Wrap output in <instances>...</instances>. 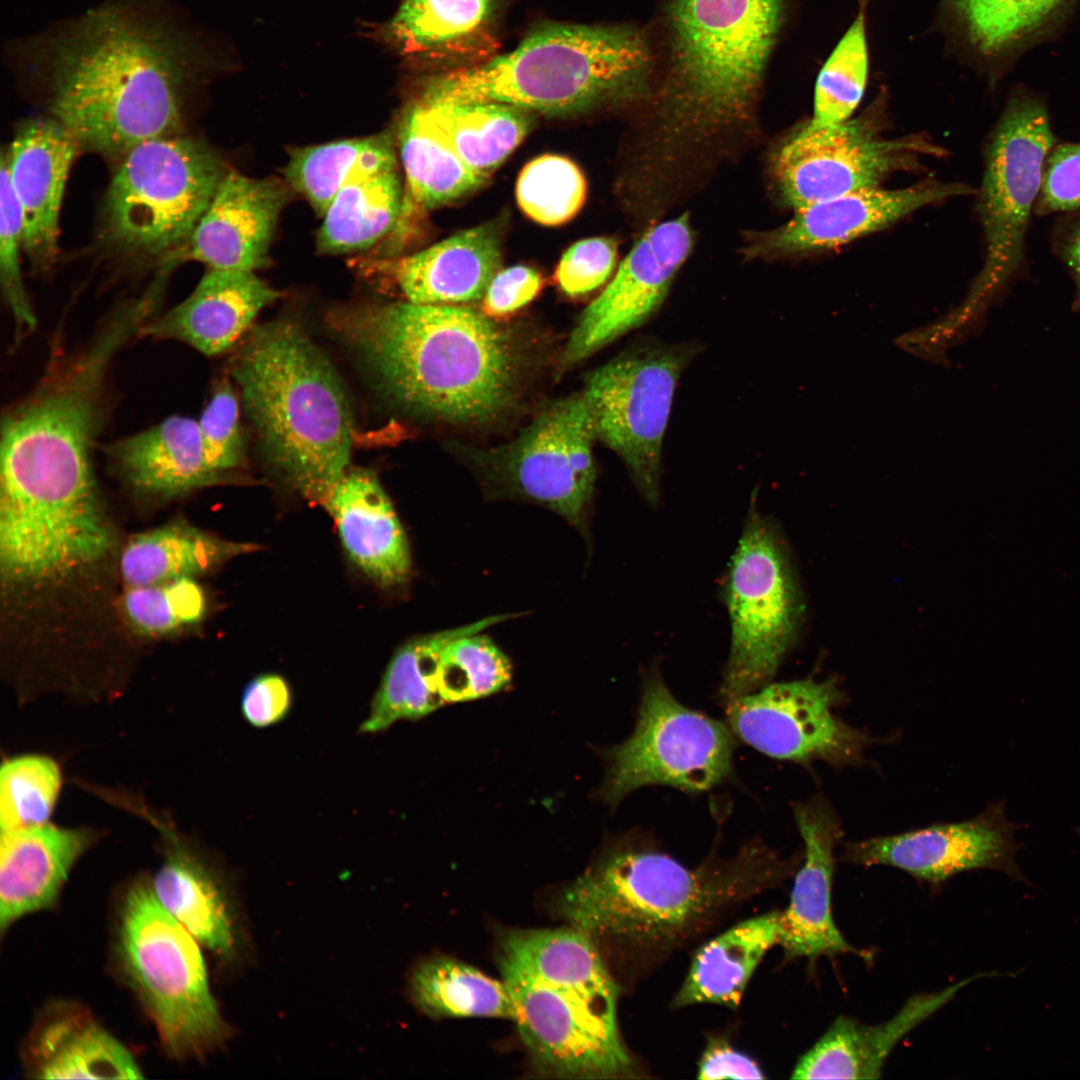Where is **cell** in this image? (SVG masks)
<instances>
[{
  "label": "cell",
  "mask_w": 1080,
  "mask_h": 1080,
  "mask_svg": "<svg viewBox=\"0 0 1080 1080\" xmlns=\"http://www.w3.org/2000/svg\"><path fill=\"white\" fill-rule=\"evenodd\" d=\"M9 50L81 151L114 164L144 141L183 132L188 93L209 64L168 0H107Z\"/></svg>",
  "instance_id": "cell-1"
},
{
  "label": "cell",
  "mask_w": 1080,
  "mask_h": 1080,
  "mask_svg": "<svg viewBox=\"0 0 1080 1080\" xmlns=\"http://www.w3.org/2000/svg\"><path fill=\"white\" fill-rule=\"evenodd\" d=\"M377 389L401 410L453 424H482L518 395L520 353L485 315L452 305L360 304L329 313Z\"/></svg>",
  "instance_id": "cell-2"
},
{
  "label": "cell",
  "mask_w": 1080,
  "mask_h": 1080,
  "mask_svg": "<svg viewBox=\"0 0 1080 1080\" xmlns=\"http://www.w3.org/2000/svg\"><path fill=\"white\" fill-rule=\"evenodd\" d=\"M796 865L794 857L781 859L753 843L733 858L690 869L646 842L623 839L563 889L557 907L595 942L664 949L725 906L784 880Z\"/></svg>",
  "instance_id": "cell-3"
},
{
  "label": "cell",
  "mask_w": 1080,
  "mask_h": 1080,
  "mask_svg": "<svg viewBox=\"0 0 1080 1080\" xmlns=\"http://www.w3.org/2000/svg\"><path fill=\"white\" fill-rule=\"evenodd\" d=\"M497 962L535 1069L561 1079L632 1075L617 1025L619 990L596 942L568 925L509 929Z\"/></svg>",
  "instance_id": "cell-4"
},
{
  "label": "cell",
  "mask_w": 1080,
  "mask_h": 1080,
  "mask_svg": "<svg viewBox=\"0 0 1080 1080\" xmlns=\"http://www.w3.org/2000/svg\"><path fill=\"white\" fill-rule=\"evenodd\" d=\"M231 373L267 462L290 488L324 504L347 470L353 424L327 355L296 323L253 327Z\"/></svg>",
  "instance_id": "cell-5"
},
{
  "label": "cell",
  "mask_w": 1080,
  "mask_h": 1080,
  "mask_svg": "<svg viewBox=\"0 0 1080 1080\" xmlns=\"http://www.w3.org/2000/svg\"><path fill=\"white\" fill-rule=\"evenodd\" d=\"M655 73L654 42L638 26L550 24L485 64L432 77L420 94L568 115L636 102Z\"/></svg>",
  "instance_id": "cell-6"
},
{
  "label": "cell",
  "mask_w": 1080,
  "mask_h": 1080,
  "mask_svg": "<svg viewBox=\"0 0 1080 1080\" xmlns=\"http://www.w3.org/2000/svg\"><path fill=\"white\" fill-rule=\"evenodd\" d=\"M787 0H664L656 74L664 115L712 130L752 111Z\"/></svg>",
  "instance_id": "cell-7"
},
{
  "label": "cell",
  "mask_w": 1080,
  "mask_h": 1080,
  "mask_svg": "<svg viewBox=\"0 0 1080 1080\" xmlns=\"http://www.w3.org/2000/svg\"><path fill=\"white\" fill-rule=\"evenodd\" d=\"M115 956L121 974L176 1059L200 1057L228 1034L209 987L198 941L159 903L150 880L120 900Z\"/></svg>",
  "instance_id": "cell-8"
},
{
  "label": "cell",
  "mask_w": 1080,
  "mask_h": 1080,
  "mask_svg": "<svg viewBox=\"0 0 1080 1080\" xmlns=\"http://www.w3.org/2000/svg\"><path fill=\"white\" fill-rule=\"evenodd\" d=\"M114 165L99 243L112 256L158 264L189 238L228 170L208 144L183 132L144 141Z\"/></svg>",
  "instance_id": "cell-9"
},
{
  "label": "cell",
  "mask_w": 1080,
  "mask_h": 1080,
  "mask_svg": "<svg viewBox=\"0 0 1080 1080\" xmlns=\"http://www.w3.org/2000/svg\"><path fill=\"white\" fill-rule=\"evenodd\" d=\"M731 644L720 693L725 701L770 683L794 644L803 600L784 539L751 506L723 588Z\"/></svg>",
  "instance_id": "cell-10"
},
{
  "label": "cell",
  "mask_w": 1080,
  "mask_h": 1080,
  "mask_svg": "<svg viewBox=\"0 0 1080 1080\" xmlns=\"http://www.w3.org/2000/svg\"><path fill=\"white\" fill-rule=\"evenodd\" d=\"M734 744L729 725L682 705L652 671L643 684L633 733L605 752L600 796L616 806L647 785L707 791L730 776Z\"/></svg>",
  "instance_id": "cell-11"
},
{
  "label": "cell",
  "mask_w": 1080,
  "mask_h": 1080,
  "mask_svg": "<svg viewBox=\"0 0 1080 1080\" xmlns=\"http://www.w3.org/2000/svg\"><path fill=\"white\" fill-rule=\"evenodd\" d=\"M1056 144L1045 104L1029 94L1014 95L985 149L978 206L985 258L969 296L971 306L991 298L1021 265L1045 162Z\"/></svg>",
  "instance_id": "cell-12"
},
{
  "label": "cell",
  "mask_w": 1080,
  "mask_h": 1080,
  "mask_svg": "<svg viewBox=\"0 0 1080 1080\" xmlns=\"http://www.w3.org/2000/svg\"><path fill=\"white\" fill-rule=\"evenodd\" d=\"M693 350L637 344L594 370L582 396L596 438L613 450L650 505L660 498L663 439L675 389Z\"/></svg>",
  "instance_id": "cell-13"
},
{
  "label": "cell",
  "mask_w": 1080,
  "mask_h": 1080,
  "mask_svg": "<svg viewBox=\"0 0 1080 1080\" xmlns=\"http://www.w3.org/2000/svg\"><path fill=\"white\" fill-rule=\"evenodd\" d=\"M592 417L582 394L554 402L504 448L474 462L489 498L541 505L588 538L596 480Z\"/></svg>",
  "instance_id": "cell-14"
},
{
  "label": "cell",
  "mask_w": 1080,
  "mask_h": 1080,
  "mask_svg": "<svg viewBox=\"0 0 1080 1080\" xmlns=\"http://www.w3.org/2000/svg\"><path fill=\"white\" fill-rule=\"evenodd\" d=\"M844 700L838 682L812 678L768 683L726 701L728 725L756 750L776 759L808 765H858L879 739L834 714Z\"/></svg>",
  "instance_id": "cell-15"
},
{
  "label": "cell",
  "mask_w": 1080,
  "mask_h": 1080,
  "mask_svg": "<svg viewBox=\"0 0 1080 1080\" xmlns=\"http://www.w3.org/2000/svg\"><path fill=\"white\" fill-rule=\"evenodd\" d=\"M937 153L920 137L886 138L871 120L859 117L831 127L807 123L778 149L773 171L783 199L796 211L878 188L889 174Z\"/></svg>",
  "instance_id": "cell-16"
},
{
  "label": "cell",
  "mask_w": 1080,
  "mask_h": 1080,
  "mask_svg": "<svg viewBox=\"0 0 1080 1080\" xmlns=\"http://www.w3.org/2000/svg\"><path fill=\"white\" fill-rule=\"evenodd\" d=\"M1019 827L1006 817L1004 803L996 802L969 820L847 842L839 860L894 867L933 886L978 869L998 870L1018 880L1024 878L1016 863Z\"/></svg>",
  "instance_id": "cell-17"
},
{
  "label": "cell",
  "mask_w": 1080,
  "mask_h": 1080,
  "mask_svg": "<svg viewBox=\"0 0 1080 1080\" xmlns=\"http://www.w3.org/2000/svg\"><path fill=\"white\" fill-rule=\"evenodd\" d=\"M691 245L687 216L649 230L579 317L562 351L560 368L574 366L647 322L662 304Z\"/></svg>",
  "instance_id": "cell-18"
},
{
  "label": "cell",
  "mask_w": 1080,
  "mask_h": 1080,
  "mask_svg": "<svg viewBox=\"0 0 1080 1080\" xmlns=\"http://www.w3.org/2000/svg\"><path fill=\"white\" fill-rule=\"evenodd\" d=\"M290 186L276 177L251 178L228 169L185 243L163 260L170 272L188 261L210 269L255 271L269 265V248Z\"/></svg>",
  "instance_id": "cell-19"
},
{
  "label": "cell",
  "mask_w": 1080,
  "mask_h": 1080,
  "mask_svg": "<svg viewBox=\"0 0 1080 1080\" xmlns=\"http://www.w3.org/2000/svg\"><path fill=\"white\" fill-rule=\"evenodd\" d=\"M793 814L804 842V853L789 905L780 912L778 944L785 958L815 962L823 956L854 954L871 959L869 952L845 939L833 917L835 849L843 836L838 814L822 795L795 804Z\"/></svg>",
  "instance_id": "cell-20"
},
{
  "label": "cell",
  "mask_w": 1080,
  "mask_h": 1080,
  "mask_svg": "<svg viewBox=\"0 0 1080 1080\" xmlns=\"http://www.w3.org/2000/svg\"><path fill=\"white\" fill-rule=\"evenodd\" d=\"M79 152L77 140L52 116L22 122L2 152L1 165L22 214L23 252L39 272L56 264L60 210Z\"/></svg>",
  "instance_id": "cell-21"
},
{
  "label": "cell",
  "mask_w": 1080,
  "mask_h": 1080,
  "mask_svg": "<svg viewBox=\"0 0 1080 1080\" xmlns=\"http://www.w3.org/2000/svg\"><path fill=\"white\" fill-rule=\"evenodd\" d=\"M971 193L963 184L926 181L909 187L857 191L796 210L785 225L753 247L757 253L794 254L831 249L881 230L935 202Z\"/></svg>",
  "instance_id": "cell-22"
},
{
  "label": "cell",
  "mask_w": 1080,
  "mask_h": 1080,
  "mask_svg": "<svg viewBox=\"0 0 1080 1080\" xmlns=\"http://www.w3.org/2000/svg\"><path fill=\"white\" fill-rule=\"evenodd\" d=\"M501 233L486 223L406 256L361 260L362 271L389 280L415 304L447 305L483 298L502 260Z\"/></svg>",
  "instance_id": "cell-23"
},
{
  "label": "cell",
  "mask_w": 1080,
  "mask_h": 1080,
  "mask_svg": "<svg viewBox=\"0 0 1080 1080\" xmlns=\"http://www.w3.org/2000/svg\"><path fill=\"white\" fill-rule=\"evenodd\" d=\"M281 297L253 271L208 268L181 303L148 320L139 336L184 343L206 356L230 349L256 315Z\"/></svg>",
  "instance_id": "cell-24"
},
{
  "label": "cell",
  "mask_w": 1080,
  "mask_h": 1080,
  "mask_svg": "<svg viewBox=\"0 0 1080 1080\" xmlns=\"http://www.w3.org/2000/svg\"><path fill=\"white\" fill-rule=\"evenodd\" d=\"M24 1063L38 1079H139L130 1051L80 1005L46 1007L24 1048Z\"/></svg>",
  "instance_id": "cell-25"
},
{
  "label": "cell",
  "mask_w": 1080,
  "mask_h": 1080,
  "mask_svg": "<svg viewBox=\"0 0 1080 1080\" xmlns=\"http://www.w3.org/2000/svg\"><path fill=\"white\" fill-rule=\"evenodd\" d=\"M333 516L350 559L383 587L404 583L411 554L404 529L376 475L345 471L323 504Z\"/></svg>",
  "instance_id": "cell-26"
},
{
  "label": "cell",
  "mask_w": 1080,
  "mask_h": 1080,
  "mask_svg": "<svg viewBox=\"0 0 1080 1080\" xmlns=\"http://www.w3.org/2000/svg\"><path fill=\"white\" fill-rule=\"evenodd\" d=\"M970 979L912 996L889 1020L863 1024L839 1016L796 1063L793 1079H878L891 1051L910 1031L946 1005Z\"/></svg>",
  "instance_id": "cell-27"
},
{
  "label": "cell",
  "mask_w": 1080,
  "mask_h": 1080,
  "mask_svg": "<svg viewBox=\"0 0 1080 1080\" xmlns=\"http://www.w3.org/2000/svg\"><path fill=\"white\" fill-rule=\"evenodd\" d=\"M92 841L83 829L39 825L1 832L0 929L52 906Z\"/></svg>",
  "instance_id": "cell-28"
},
{
  "label": "cell",
  "mask_w": 1080,
  "mask_h": 1080,
  "mask_svg": "<svg viewBox=\"0 0 1080 1080\" xmlns=\"http://www.w3.org/2000/svg\"><path fill=\"white\" fill-rule=\"evenodd\" d=\"M108 456L135 493L170 499L223 479L207 464L198 421L170 416L108 446Z\"/></svg>",
  "instance_id": "cell-29"
},
{
  "label": "cell",
  "mask_w": 1080,
  "mask_h": 1080,
  "mask_svg": "<svg viewBox=\"0 0 1080 1080\" xmlns=\"http://www.w3.org/2000/svg\"><path fill=\"white\" fill-rule=\"evenodd\" d=\"M512 617L511 614L494 615L404 643L388 663L359 732L380 733L397 721L418 720L445 704L437 684V664L442 648L452 639L482 632Z\"/></svg>",
  "instance_id": "cell-30"
},
{
  "label": "cell",
  "mask_w": 1080,
  "mask_h": 1080,
  "mask_svg": "<svg viewBox=\"0 0 1080 1080\" xmlns=\"http://www.w3.org/2000/svg\"><path fill=\"white\" fill-rule=\"evenodd\" d=\"M398 142L405 185L396 226L416 211L431 210L476 191L488 179L459 157L417 98L403 111Z\"/></svg>",
  "instance_id": "cell-31"
},
{
  "label": "cell",
  "mask_w": 1080,
  "mask_h": 1080,
  "mask_svg": "<svg viewBox=\"0 0 1080 1080\" xmlns=\"http://www.w3.org/2000/svg\"><path fill=\"white\" fill-rule=\"evenodd\" d=\"M780 912L731 927L702 945L673 1000V1007L709 1003L735 1008L765 953L778 944Z\"/></svg>",
  "instance_id": "cell-32"
},
{
  "label": "cell",
  "mask_w": 1080,
  "mask_h": 1080,
  "mask_svg": "<svg viewBox=\"0 0 1080 1080\" xmlns=\"http://www.w3.org/2000/svg\"><path fill=\"white\" fill-rule=\"evenodd\" d=\"M404 200L398 164L355 172L328 206L317 250L339 255L369 249L395 228Z\"/></svg>",
  "instance_id": "cell-33"
},
{
  "label": "cell",
  "mask_w": 1080,
  "mask_h": 1080,
  "mask_svg": "<svg viewBox=\"0 0 1080 1080\" xmlns=\"http://www.w3.org/2000/svg\"><path fill=\"white\" fill-rule=\"evenodd\" d=\"M162 907L197 941L224 958L235 948L232 910L221 883L179 844L171 845L152 880Z\"/></svg>",
  "instance_id": "cell-34"
},
{
  "label": "cell",
  "mask_w": 1080,
  "mask_h": 1080,
  "mask_svg": "<svg viewBox=\"0 0 1080 1080\" xmlns=\"http://www.w3.org/2000/svg\"><path fill=\"white\" fill-rule=\"evenodd\" d=\"M255 549L177 520L133 536L122 551L120 568L129 586L152 585L193 578Z\"/></svg>",
  "instance_id": "cell-35"
},
{
  "label": "cell",
  "mask_w": 1080,
  "mask_h": 1080,
  "mask_svg": "<svg viewBox=\"0 0 1080 1080\" xmlns=\"http://www.w3.org/2000/svg\"><path fill=\"white\" fill-rule=\"evenodd\" d=\"M416 98L459 157L487 178L533 125L532 112L505 103Z\"/></svg>",
  "instance_id": "cell-36"
},
{
  "label": "cell",
  "mask_w": 1080,
  "mask_h": 1080,
  "mask_svg": "<svg viewBox=\"0 0 1080 1080\" xmlns=\"http://www.w3.org/2000/svg\"><path fill=\"white\" fill-rule=\"evenodd\" d=\"M410 991L416 1006L431 1017L514 1018L513 1000L502 978L451 957L419 963L411 975Z\"/></svg>",
  "instance_id": "cell-37"
},
{
  "label": "cell",
  "mask_w": 1080,
  "mask_h": 1080,
  "mask_svg": "<svg viewBox=\"0 0 1080 1080\" xmlns=\"http://www.w3.org/2000/svg\"><path fill=\"white\" fill-rule=\"evenodd\" d=\"M396 163L390 137L381 134L294 148L283 174L290 188L302 194L323 217L339 189L355 172Z\"/></svg>",
  "instance_id": "cell-38"
},
{
  "label": "cell",
  "mask_w": 1080,
  "mask_h": 1080,
  "mask_svg": "<svg viewBox=\"0 0 1080 1080\" xmlns=\"http://www.w3.org/2000/svg\"><path fill=\"white\" fill-rule=\"evenodd\" d=\"M494 0H402L388 26L410 54H444L470 43L488 26Z\"/></svg>",
  "instance_id": "cell-39"
},
{
  "label": "cell",
  "mask_w": 1080,
  "mask_h": 1080,
  "mask_svg": "<svg viewBox=\"0 0 1080 1080\" xmlns=\"http://www.w3.org/2000/svg\"><path fill=\"white\" fill-rule=\"evenodd\" d=\"M1067 0H945L962 37L977 53L999 56L1044 28Z\"/></svg>",
  "instance_id": "cell-40"
},
{
  "label": "cell",
  "mask_w": 1080,
  "mask_h": 1080,
  "mask_svg": "<svg viewBox=\"0 0 1080 1080\" xmlns=\"http://www.w3.org/2000/svg\"><path fill=\"white\" fill-rule=\"evenodd\" d=\"M865 6L841 37L816 79L813 127H831L848 119L863 97L869 68Z\"/></svg>",
  "instance_id": "cell-41"
},
{
  "label": "cell",
  "mask_w": 1080,
  "mask_h": 1080,
  "mask_svg": "<svg viewBox=\"0 0 1080 1080\" xmlns=\"http://www.w3.org/2000/svg\"><path fill=\"white\" fill-rule=\"evenodd\" d=\"M511 678L509 658L481 632L452 639L439 654L437 684L445 703L492 695L506 687Z\"/></svg>",
  "instance_id": "cell-42"
},
{
  "label": "cell",
  "mask_w": 1080,
  "mask_h": 1080,
  "mask_svg": "<svg viewBox=\"0 0 1080 1080\" xmlns=\"http://www.w3.org/2000/svg\"><path fill=\"white\" fill-rule=\"evenodd\" d=\"M61 786L57 763L43 755L8 759L0 772L1 832L46 824Z\"/></svg>",
  "instance_id": "cell-43"
},
{
  "label": "cell",
  "mask_w": 1080,
  "mask_h": 1080,
  "mask_svg": "<svg viewBox=\"0 0 1080 1080\" xmlns=\"http://www.w3.org/2000/svg\"><path fill=\"white\" fill-rule=\"evenodd\" d=\"M585 179L568 158L546 154L520 172L516 197L521 210L537 223L555 226L570 220L584 203Z\"/></svg>",
  "instance_id": "cell-44"
},
{
  "label": "cell",
  "mask_w": 1080,
  "mask_h": 1080,
  "mask_svg": "<svg viewBox=\"0 0 1080 1080\" xmlns=\"http://www.w3.org/2000/svg\"><path fill=\"white\" fill-rule=\"evenodd\" d=\"M129 587L124 611L130 624L144 635L176 632L200 621L206 609L204 592L193 578Z\"/></svg>",
  "instance_id": "cell-45"
},
{
  "label": "cell",
  "mask_w": 1080,
  "mask_h": 1080,
  "mask_svg": "<svg viewBox=\"0 0 1080 1080\" xmlns=\"http://www.w3.org/2000/svg\"><path fill=\"white\" fill-rule=\"evenodd\" d=\"M23 251L22 214L5 168L0 173V280L3 297L14 325V345L36 327V316L26 293L20 268Z\"/></svg>",
  "instance_id": "cell-46"
},
{
  "label": "cell",
  "mask_w": 1080,
  "mask_h": 1080,
  "mask_svg": "<svg viewBox=\"0 0 1080 1080\" xmlns=\"http://www.w3.org/2000/svg\"><path fill=\"white\" fill-rule=\"evenodd\" d=\"M239 411L236 394L224 382L213 392L198 421L205 460L222 477L244 458Z\"/></svg>",
  "instance_id": "cell-47"
},
{
  "label": "cell",
  "mask_w": 1080,
  "mask_h": 1080,
  "mask_svg": "<svg viewBox=\"0 0 1080 1080\" xmlns=\"http://www.w3.org/2000/svg\"><path fill=\"white\" fill-rule=\"evenodd\" d=\"M616 243L608 238L576 242L563 254L555 272L561 290L569 296L587 294L605 283L615 263Z\"/></svg>",
  "instance_id": "cell-48"
},
{
  "label": "cell",
  "mask_w": 1080,
  "mask_h": 1080,
  "mask_svg": "<svg viewBox=\"0 0 1080 1080\" xmlns=\"http://www.w3.org/2000/svg\"><path fill=\"white\" fill-rule=\"evenodd\" d=\"M1079 208L1080 142L1056 144L1045 162L1035 213L1044 216Z\"/></svg>",
  "instance_id": "cell-49"
},
{
  "label": "cell",
  "mask_w": 1080,
  "mask_h": 1080,
  "mask_svg": "<svg viewBox=\"0 0 1080 1080\" xmlns=\"http://www.w3.org/2000/svg\"><path fill=\"white\" fill-rule=\"evenodd\" d=\"M241 713L249 725L268 728L283 721L292 708L288 682L279 674L266 673L252 679L241 697Z\"/></svg>",
  "instance_id": "cell-50"
},
{
  "label": "cell",
  "mask_w": 1080,
  "mask_h": 1080,
  "mask_svg": "<svg viewBox=\"0 0 1080 1080\" xmlns=\"http://www.w3.org/2000/svg\"><path fill=\"white\" fill-rule=\"evenodd\" d=\"M541 275L531 267L517 265L498 271L484 295L490 315H504L529 303L542 287Z\"/></svg>",
  "instance_id": "cell-51"
},
{
  "label": "cell",
  "mask_w": 1080,
  "mask_h": 1080,
  "mask_svg": "<svg viewBox=\"0 0 1080 1080\" xmlns=\"http://www.w3.org/2000/svg\"><path fill=\"white\" fill-rule=\"evenodd\" d=\"M698 1079H763L762 1070L747 1055L726 1042L712 1040L698 1063Z\"/></svg>",
  "instance_id": "cell-52"
},
{
  "label": "cell",
  "mask_w": 1080,
  "mask_h": 1080,
  "mask_svg": "<svg viewBox=\"0 0 1080 1080\" xmlns=\"http://www.w3.org/2000/svg\"><path fill=\"white\" fill-rule=\"evenodd\" d=\"M1061 255L1075 283L1074 305L1080 309V219L1067 230L1061 245Z\"/></svg>",
  "instance_id": "cell-53"
},
{
  "label": "cell",
  "mask_w": 1080,
  "mask_h": 1080,
  "mask_svg": "<svg viewBox=\"0 0 1080 1080\" xmlns=\"http://www.w3.org/2000/svg\"><path fill=\"white\" fill-rule=\"evenodd\" d=\"M868 0H859V4L865 6Z\"/></svg>",
  "instance_id": "cell-54"
}]
</instances>
